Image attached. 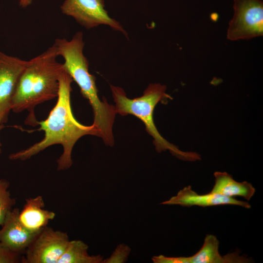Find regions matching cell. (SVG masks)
Wrapping results in <instances>:
<instances>
[{"mask_svg":"<svg viewBox=\"0 0 263 263\" xmlns=\"http://www.w3.org/2000/svg\"><path fill=\"white\" fill-rule=\"evenodd\" d=\"M112 96L115 103L116 114L122 116L134 115L145 124L147 132L153 138V144L158 152L169 150L177 158L188 161L201 159L200 155L192 151H184L169 142L160 134L153 118V111L157 104L171 97L166 93L167 87L159 83L150 84L142 96L132 99L127 97L121 87L110 85Z\"/></svg>","mask_w":263,"mask_h":263,"instance_id":"4","label":"cell"},{"mask_svg":"<svg viewBox=\"0 0 263 263\" xmlns=\"http://www.w3.org/2000/svg\"><path fill=\"white\" fill-rule=\"evenodd\" d=\"M219 242L216 236L207 234L200 249L190 257H167V263H248L249 258L238 251L222 256L219 251Z\"/></svg>","mask_w":263,"mask_h":263,"instance_id":"9","label":"cell"},{"mask_svg":"<svg viewBox=\"0 0 263 263\" xmlns=\"http://www.w3.org/2000/svg\"><path fill=\"white\" fill-rule=\"evenodd\" d=\"M54 44L58 56L64 58V69L77 84L81 94L92 108L93 124L100 130L112 126L116 114L115 107L105 97L100 100L98 97L95 77L90 73L88 60L83 53L85 43L82 32H76L70 40L57 38Z\"/></svg>","mask_w":263,"mask_h":263,"instance_id":"3","label":"cell"},{"mask_svg":"<svg viewBox=\"0 0 263 263\" xmlns=\"http://www.w3.org/2000/svg\"><path fill=\"white\" fill-rule=\"evenodd\" d=\"M54 44L38 56L27 61L13 96L11 110L16 113L27 110L26 123L38 124L35 107L58 96L59 77L64 70L63 64L57 61L58 56Z\"/></svg>","mask_w":263,"mask_h":263,"instance_id":"2","label":"cell"},{"mask_svg":"<svg viewBox=\"0 0 263 263\" xmlns=\"http://www.w3.org/2000/svg\"><path fill=\"white\" fill-rule=\"evenodd\" d=\"M27 61L0 51V123L7 122L11 104Z\"/></svg>","mask_w":263,"mask_h":263,"instance_id":"8","label":"cell"},{"mask_svg":"<svg viewBox=\"0 0 263 263\" xmlns=\"http://www.w3.org/2000/svg\"><path fill=\"white\" fill-rule=\"evenodd\" d=\"M68 234L48 226L41 230L21 256L22 263H57L70 242Z\"/></svg>","mask_w":263,"mask_h":263,"instance_id":"6","label":"cell"},{"mask_svg":"<svg viewBox=\"0 0 263 263\" xmlns=\"http://www.w3.org/2000/svg\"><path fill=\"white\" fill-rule=\"evenodd\" d=\"M33 0H19V5L22 8H26L29 6Z\"/></svg>","mask_w":263,"mask_h":263,"instance_id":"18","label":"cell"},{"mask_svg":"<svg viewBox=\"0 0 263 263\" xmlns=\"http://www.w3.org/2000/svg\"><path fill=\"white\" fill-rule=\"evenodd\" d=\"M10 184L5 179H0V225L2 226L8 213L16 204V199L11 197L8 190Z\"/></svg>","mask_w":263,"mask_h":263,"instance_id":"15","label":"cell"},{"mask_svg":"<svg viewBox=\"0 0 263 263\" xmlns=\"http://www.w3.org/2000/svg\"><path fill=\"white\" fill-rule=\"evenodd\" d=\"M131 249L127 245L121 244L117 246L111 256L104 259L102 263H125L131 253Z\"/></svg>","mask_w":263,"mask_h":263,"instance_id":"16","label":"cell"},{"mask_svg":"<svg viewBox=\"0 0 263 263\" xmlns=\"http://www.w3.org/2000/svg\"><path fill=\"white\" fill-rule=\"evenodd\" d=\"M3 124H1L0 123V131L1 130V129L3 128ZM1 146V144L0 143V154L1 152V148H0Z\"/></svg>","mask_w":263,"mask_h":263,"instance_id":"19","label":"cell"},{"mask_svg":"<svg viewBox=\"0 0 263 263\" xmlns=\"http://www.w3.org/2000/svg\"><path fill=\"white\" fill-rule=\"evenodd\" d=\"M21 260V255L11 251L0 241V263H17Z\"/></svg>","mask_w":263,"mask_h":263,"instance_id":"17","label":"cell"},{"mask_svg":"<svg viewBox=\"0 0 263 263\" xmlns=\"http://www.w3.org/2000/svg\"><path fill=\"white\" fill-rule=\"evenodd\" d=\"M88 249L82 241H70L57 263H102L104 257L100 254L90 255Z\"/></svg>","mask_w":263,"mask_h":263,"instance_id":"14","label":"cell"},{"mask_svg":"<svg viewBox=\"0 0 263 263\" xmlns=\"http://www.w3.org/2000/svg\"><path fill=\"white\" fill-rule=\"evenodd\" d=\"M105 7L104 0H65L60 10L87 29L106 25L127 37L128 34L121 24L109 16Z\"/></svg>","mask_w":263,"mask_h":263,"instance_id":"7","label":"cell"},{"mask_svg":"<svg viewBox=\"0 0 263 263\" xmlns=\"http://www.w3.org/2000/svg\"><path fill=\"white\" fill-rule=\"evenodd\" d=\"M19 209H12L7 215L0 229V241L11 251L21 255L39 233L26 229L19 219Z\"/></svg>","mask_w":263,"mask_h":263,"instance_id":"10","label":"cell"},{"mask_svg":"<svg viewBox=\"0 0 263 263\" xmlns=\"http://www.w3.org/2000/svg\"><path fill=\"white\" fill-rule=\"evenodd\" d=\"M162 205H179L184 207L194 206L201 207L219 205H235L246 208H250V205L247 202L238 200L233 197H228L218 194L209 192L199 194L192 189L191 186L184 187L175 196L161 203Z\"/></svg>","mask_w":263,"mask_h":263,"instance_id":"11","label":"cell"},{"mask_svg":"<svg viewBox=\"0 0 263 263\" xmlns=\"http://www.w3.org/2000/svg\"><path fill=\"white\" fill-rule=\"evenodd\" d=\"M214 185L209 192L228 197L241 196L249 201L255 192V188L246 181L239 182L226 172L216 171L214 173Z\"/></svg>","mask_w":263,"mask_h":263,"instance_id":"13","label":"cell"},{"mask_svg":"<svg viewBox=\"0 0 263 263\" xmlns=\"http://www.w3.org/2000/svg\"><path fill=\"white\" fill-rule=\"evenodd\" d=\"M73 79L65 70L59 77V90L57 102L47 118L38 122V131H43L44 138L32 146L9 155L10 160H25L47 148L56 144L62 145L63 152L57 160V169H69L73 164L72 152L76 142L86 135L99 137V133L92 124L84 125L75 118L71 105V83Z\"/></svg>","mask_w":263,"mask_h":263,"instance_id":"1","label":"cell"},{"mask_svg":"<svg viewBox=\"0 0 263 263\" xmlns=\"http://www.w3.org/2000/svg\"><path fill=\"white\" fill-rule=\"evenodd\" d=\"M234 14L226 37L230 40L250 39L263 35L262 0H233Z\"/></svg>","mask_w":263,"mask_h":263,"instance_id":"5","label":"cell"},{"mask_svg":"<svg viewBox=\"0 0 263 263\" xmlns=\"http://www.w3.org/2000/svg\"><path fill=\"white\" fill-rule=\"evenodd\" d=\"M19 219L21 224L33 233H38L53 220L56 213L44 208L45 203L41 195L25 199Z\"/></svg>","mask_w":263,"mask_h":263,"instance_id":"12","label":"cell"}]
</instances>
